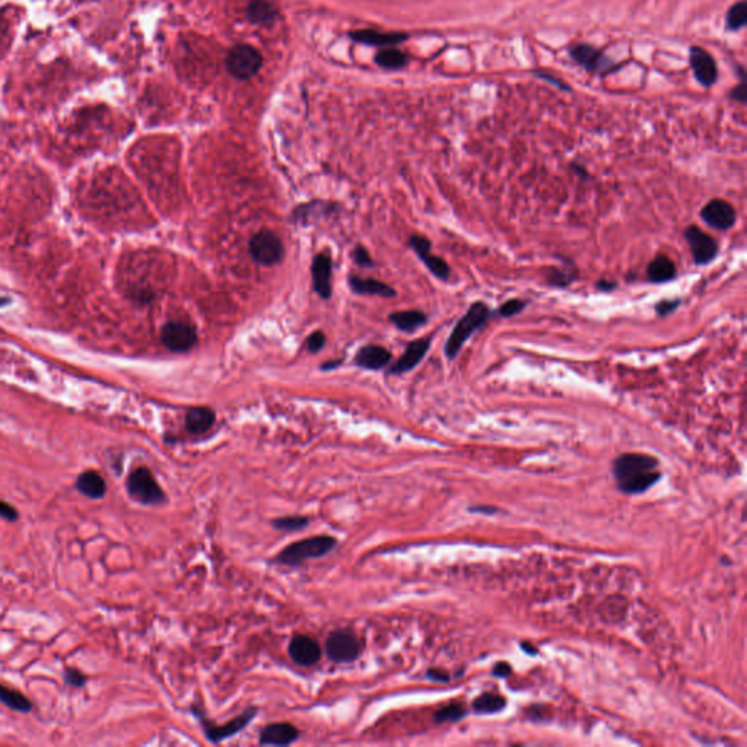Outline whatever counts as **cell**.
<instances>
[{
  "mask_svg": "<svg viewBox=\"0 0 747 747\" xmlns=\"http://www.w3.org/2000/svg\"><path fill=\"white\" fill-rule=\"evenodd\" d=\"M311 274L316 292L323 299H329L331 297V259L329 254L321 253L314 259Z\"/></svg>",
  "mask_w": 747,
  "mask_h": 747,
  "instance_id": "ac0fdd59",
  "label": "cell"
},
{
  "mask_svg": "<svg viewBox=\"0 0 747 747\" xmlns=\"http://www.w3.org/2000/svg\"><path fill=\"white\" fill-rule=\"evenodd\" d=\"M163 344L172 352H185L192 349L196 341L197 334L193 326L184 321H170L163 329Z\"/></svg>",
  "mask_w": 747,
  "mask_h": 747,
  "instance_id": "30bf717a",
  "label": "cell"
},
{
  "mask_svg": "<svg viewBox=\"0 0 747 747\" xmlns=\"http://www.w3.org/2000/svg\"><path fill=\"white\" fill-rule=\"evenodd\" d=\"M684 238H686L694 262L699 266L711 263L718 254V242L711 235L702 231L696 225H691L684 230Z\"/></svg>",
  "mask_w": 747,
  "mask_h": 747,
  "instance_id": "9c48e42d",
  "label": "cell"
},
{
  "mask_svg": "<svg viewBox=\"0 0 747 747\" xmlns=\"http://www.w3.org/2000/svg\"><path fill=\"white\" fill-rule=\"evenodd\" d=\"M730 98L740 103V104H746V100H747V89H746V82L741 81L738 85H736L731 91H730Z\"/></svg>",
  "mask_w": 747,
  "mask_h": 747,
  "instance_id": "ab89813d",
  "label": "cell"
},
{
  "mask_svg": "<svg viewBox=\"0 0 747 747\" xmlns=\"http://www.w3.org/2000/svg\"><path fill=\"white\" fill-rule=\"evenodd\" d=\"M288 651L291 659L302 667L314 666L321 659V648L319 642L306 635L294 637L289 642Z\"/></svg>",
  "mask_w": 747,
  "mask_h": 747,
  "instance_id": "4fadbf2b",
  "label": "cell"
},
{
  "mask_svg": "<svg viewBox=\"0 0 747 747\" xmlns=\"http://www.w3.org/2000/svg\"><path fill=\"white\" fill-rule=\"evenodd\" d=\"M465 715V709L460 704H450L435 713V721L437 723H445V721H458Z\"/></svg>",
  "mask_w": 747,
  "mask_h": 747,
  "instance_id": "d6a6232c",
  "label": "cell"
},
{
  "mask_svg": "<svg viewBox=\"0 0 747 747\" xmlns=\"http://www.w3.org/2000/svg\"><path fill=\"white\" fill-rule=\"evenodd\" d=\"M701 217L711 228L727 231L736 224V210L727 200L712 199L702 207Z\"/></svg>",
  "mask_w": 747,
  "mask_h": 747,
  "instance_id": "7c38bea8",
  "label": "cell"
},
{
  "mask_svg": "<svg viewBox=\"0 0 747 747\" xmlns=\"http://www.w3.org/2000/svg\"><path fill=\"white\" fill-rule=\"evenodd\" d=\"M352 38L359 43L383 47V46H397L406 40L408 36L403 33L381 34V33H377V31L364 29V31H356V33H352Z\"/></svg>",
  "mask_w": 747,
  "mask_h": 747,
  "instance_id": "cb8c5ba5",
  "label": "cell"
},
{
  "mask_svg": "<svg viewBox=\"0 0 747 747\" xmlns=\"http://www.w3.org/2000/svg\"><path fill=\"white\" fill-rule=\"evenodd\" d=\"M390 321L401 331L412 333L426 324L428 317L425 313L419 309H409V311H397V313L390 314Z\"/></svg>",
  "mask_w": 747,
  "mask_h": 747,
  "instance_id": "d4e9b609",
  "label": "cell"
},
{
  "mask_svg": "<svg viewBox=\"0 0 747 747\" xmlns=\"http://www.w3.org/2000/svg\"><path fill=\"white\" fill-rule=\"evenodd\" d=\"M411 247L413 252L418 254V257L423 262V264L432 272L433 276H437L441 280H447L451 274L450 266L438 256H433L431 253V241L422 235H412L411 237Z\"/></svg>",
  "mask_w": 747,
  "mask_h": 747,
  "instance_id": "5bb4252c",
  "label": "cell"
},
{
  "mask_svg": "<svg viewBox=\"0 0 747 747\" xmlns=\"http://www.w3.org/2000/svg\"><path fill=\"white\" fill-rule=\"evenodd\" d=\"M349 285L354 292L361 295H380L384 298H391L396 295V291L391 287L376 279H361L356 276H351Z\"/></svg>",
  "mask_w": 747,
  "mask_h": 747,
  "instance_id": "7402d4cb",
  "label": "cell"
},
{
  "mask_svg": "<svg viewBox=\"0 0 747 747\" xmlns=\"http://www.w3.org/2000/svg\"><path fill=\"white\" fill-rule=\"evenodd\" d=\"M431 346V339H418L411 341L406 351L398 358V361L390 368V374H404L412 371L421 364Z\"/></svg>",
  "mask_w": 747,
  "mask_h": 747,
  "instance_id": "2e32d148",
  "label": "cell"
},
{
  "mask_svg": "<svg viewBox=\"0 0 747 747\" xmlns=\"http://www.w3.org/2000/svg\"><path fill=\"white\" fill-rule=\"evenodd\" d=\"M65 681L72 688H82L83 684H85V681H86V677L76 669H66L65 670Z\"/></svg>",
  "mask_w": 747,
  "mask_h": 747,
  "instance_id": "d590c367",
  "label": "cell"
},
{
  "mask_svg": "<svg viewBox=\"0 0 747 747\" xmlns=\"http://www.w3.org/2000/svg\"><path fill=\"white\" fill-rule=\"evenodd\" d=\"M306 525H308V518L299 517V515L298 517H282V518L273 520V527L282 532L302 530V528H305Z\"/></svg>",
  "mask_w": 747,
  "mask_h": 747,
  "instance_id": "1f68e13d",
  "label": "cell"
},
{
  "mask_svg": "<svg viewBox=\"0 0 747 747\" xmlns=\"http://www.w3.org/2000/svg\"><path fill=\"white\" fill-rule=\"evenodd\" d=\"M262 65V54L253 46L238 44L228 51L227 69L234 78L239 81L253 78L260 71Z\"/></svg>",
  "mask_w": 747,
  "mask_h": 747,
  "instance_id": "5b68a950",
  "label": "cell"
},
{
  "mask_svg": "<svg viewBox=\"0 0 747 747\" xmlns=\"http://www.w3.org/2000/svg\"><path fill=\"white\" fill-rule=\"evenodd\" d=\"M565 267L564 269H549V274H547V284L550 287H555V288H568L572 282H575V279L578 277V270L574 264V262L568 260L567 263H564Z\"/></svg>",
  "mask_w": 747,
  "mask_h": 747,
  "instance_id": "4316f807",
  "label": "cell"
},
{
  "mask_svg": "<svg viewBox=\"0 0 747 747\" xmlns=\"http://www.w3.org/2000/svg\"><path fill=\"white\" fill-rule=\"evenodd\" d=\"M0 702L9 706L11 709H15L22 713H26L33 709V702H31L24 694L15 689H11L2 683H0Z\"/></svg>",
  "mask_w": 747,
  "mask_h": 747,
  "instance_id": "83f0119b",
  "label": "cell"
},
{
  "mask_svg": "<svg viewBox=\"0 0 747 747\" xmlns=\"http://www.w3.org/2000/svg\"><path fill=\"white\" fill-rule=\"evenodd\" d=\"M428 676L433 680H440V681H444V680H448V676L443 671H438V670H429L428 671Z\"/></svg>",
  "mask_w": 747,
  "mask_h": 747,
  "instance_id": "ee69618b",
  "label": "cell"
},
{
  "mask_svg": "<svg viewBox=\"0 0 747 747\" xmlns=\"http://www.w3.org/2000/svg\"><path fill=\"white\" fill-rule=\"evenodd\" d=\"M376 60H377V63L381 68L390 69V71L401 69V68L406 66V63H408L406 54H404L400 50H397V48H386V50L380 51L377 54Z\"/></svg>",
  "mask_w": 747,
  "mask_h": 747,
  "instance_id": "f1b7e54d",
  "label": "cell"
},
{
  "mask_svg": "<svg viewBox=\"0 0 747 747\" xmlns=\"http://www.w3.org/2000/svg\"><path fill=\"white\" fill-rule=\"evenodd\" d=\"M247 15L256 25H270L276 16V8L267 0H252L247 8Z\"/></svg>",
  "mask_w": 747,
  "mask_h": 747,
  "instance_id": "484cf974",
  "label": "cell"
},
{
  "mask_svg": "<svg viewBox=\"0 0 747 747\" xmlns=\"http://www.w3.org/2000/svg\"><path fill=\"white\" fill-rule=\"evenodd\" d=\"M571 168L574 170V172L579 174L581 177H588V174H587V171H585V168H584V167H581V165H578V164H572V165H571Z\"/></svg>",
  "mask_w": 747,
  "mask_h": 747,
  "instance_id": "f6af8a7d",
  "label": "cell"
},
{
  "mask_svg": "<svg viewBox=\"0 0 747 747\" xmlns=\"http://www.w3.org/2000/svg\"><path fill=\"white\" fill-rule=\"evenodd\" d=\"M326 336L323 331H314L306 339V348L309 352H319L324 348Z\"/></svg>",
  "mask_w": 747,
  "mask_h": 747,
  "instance_id": "8d00e7d4",
  "label": "cell"
},
{
  "mask_svg": "<svg viewBox=\"0 0 747 747\" xmlns=\"http://www.w3.org/2000/svg\"><path fill=\"white\" fill-rule=\"evenodd\" d=\"M568 53L577 65H579L591 73L607 75L620 68L604 54L603 50L587 43H578L571 46L568 48Z\"/></svg>",
  "mask_w": 747,
  "mask_h": 747,
  "instance_id": "8992f818",
  "label": "cell"
},
{
  "mask_svg": "<svg viewBox=\"0 0 747 747\" xmlns=\"http://www.w3.org/2000/svg\"><path fill=\"white\" fill-rule=\"evenodd\" d=\"M326 651L334 663H352L362 651V642L351 631H336L326 641Z\"/></svg>",
  "mask_w": 747,
  "mask_h": 747,
  "instance_id": "52a82bcc",
  "label": "cell"
},
{
  "mask_svg": "<svg viewBox=\"0 0 747 747\" xmlns=\"http://www.w3.org/2000/svg\"><path fill=\"white\" fill-rule=\"evenodd\" d=\"M339 364H340V361H337V362H333V361H330V362L324 364V365L321 366V369H333V368H334V366H337Z\"/></svg>",
  "mask_w": 747,
  "mask_h": 747,
  "instance_id": "bcb514c9",
  "label": "cell"
},
{
  "mask_svg": "<svg viewBox=\"0 0 747 747\" xmlns=\"http://www.w3.org/2000/svg\"><path fill=\"white\" fill-rule=\"evenodd\" d=\"M336 539L331 536H314L295 542L279 552L276 562L287 567H298L308 559L326 556L336 546Z\"/></svg>",
  "mask_w": 747,
  "mask_h": 747,
  "instance_id": "3957f363",
  "label": "cell"
},
{
  "mask_svg": "<svg viewBox=\"0 0 747 747\" xmlns=\"http://www.w3.org/2000/svg\"><path fill=\"white\" fill-rule=\"evenodd\" d=\"M354 260L356 264L362 266V267H372L374 266V262L369 256V253L365 250L364 247H356L354 250Z\"/></svg>",
  "mask_w": 747,
  "mask_h": 747,
  "instance_id": "74e56055",
  "label": "cell"
},
{
  "mask_svg": "<svg viewBox=\"0 0 747 747\" xmlns=\"http://www.w3.org/2000/svg\"><path fill=\"white\" fill-rule=\"evenodd\" d=\"M76 489L91 500H101L107 492V483L101 473L96 470H86L78 476Z\"/></svg>",
  "mask_w": 747,
  "mask_h": 747,
  "instance_id": "ffe728a7",
  "label": "cell"
},
{
  "mask_svg": "<svg viewBox=\"0 0 747 747\" xmlns=\"http://www.w3.org/2000/svg\"><path fill=\"white\" fill-rule=\"evenodd\" d=\"M689 65L695 79L704 88H711L718 79V66L715 58L702 47L692 46L689 50Z\"/></svg>",
  "mask_w": 747,
  "mask_h": 747,
  "instance_id": "8fae6325",
  "label": "cell"
},
{
  "mask_svg": "<svg viewBox=\"0 0 747 747\" xmlns=\"http://www.w3.org/2000/svg\"><path fill=\"white\" fill-rule=\"evenodd\" d=\"M535 75H536V76H539L540 79H545L546 82H549V83L555 85V86H556V88H559V89H565V91H571V88H570L568 85H565V83H564V81H560V79H557V78L552 76V75H550V73H547V72H542V71H537V72H535Z\"/></svg>",
  "mask_w": 747,
  "mask_h": 747,
  "instance_id": "60d3db41",
  "label": "cell"
},
{
  "mask_svg": "<svg viewBox=\"0 0 747 747\" xmlns=\"http://www.w3.org/2000/svg\"><path fill=\"white\" fill-rule=\"evenodd\" d=\"M492 317L490 308L485 302H475L470 305L469 311L455 323L447 344L445 355L448 359H454L461 351L463 345L469 340L476 331L483 329V326Z\"/></svg>",
  "mask_w": 747,
  "mask_h": 747,
  "instance_id": "7a4b0ae2",
  "label": "cell"
},
{
  "mask_svg": "<svg viewBox=\"0 0 747 747\" xmlns=\"http://www.w3.org/2000/svg\"><path fill=\"white\" fill-rule=\"evenodd\" d=\"M525 305H527V301H524V299H518V298L508 299L500 308L496 309V316H501L504 319L517 316L525 308Z\"/></svg>",
  "mask_w": 747,
  "mask_h": 747,
  "instance_id": "836d02e7",
  "label": "cell"
},
{
  "mask_svg": "<svg viewBox=\"0 0 747 747\" xmlns=\"http://www.w3.org/2000/svg\"><path fill=\"white\" fill-rule=\"evenodd\" d=\"M19 517V512L18 510L8 504L6 501H0V518H4L6 521H16Z\"/></svg>",
  "mask_w": 747,
  "mask_h": 747,
  "instance_id": "f35d334b",
  "label": "cell"
},
{
  "mask_svg": "<svg viewBox=\"0 0 747 747\" xmlns=\"http://www.w3.org/2000/svg\"><path fill=\"white\" fill-rule=\"evenodd\" d=\"M596 288L599 291H603V292H612L617 288V282H614V280H607V279H600L596 282Z\"/></svg>",
  "mask_w": 747,
  "mask_h": 747,
  "instance_id": "b9f144b4",
  "label": "cell"
},
{
  "mask_svg": "<svg viewBox=\"0 0 747 747\" xmlns=\"http://www.w3.org/2000/svg\"><path fill=\"white\" fill-rule=\"evenodd\" d=\"M681 301L680 299H663L660 302H657L656 305V311L657 314L664 317V316H669L671 313H674V311L680 306Z\"/></svg>",
  "mask_w": 747,
  "mask_h": 747,
  "instance_id": "e575fe53",
  "label": "cell"
},
{
  "mask_svg": "<svg viewBox=\"0 0 747 747\" xmlns=\"http://www.w3.org/2000/svg\"><path fill=\"white\" fill-rule=\"evenodd\" d=\"M256 712L257 709L256 708H248L245 709L241 715H238V717H235L234 720L225 723V726H210L209 723L203 721V728H205V733H206V737L213 741V743H220L228 737H232L234 734H237L238 731L244 730L247 727V724L250 723L254 717H256Z\"/></svg>",
  "mask_w": 747,
  "mask_h": 747,
  "instance_id": "9a60e30c",
  "label": "cell"
},
{
  "mask_svg": "<svg viewBox=\"0 0 747 747\" xmlns=\"http://www.w3.org/2000/svg\"><path fill=\"white\" fill-rule=\"evenodd\" d=\"M747 22V2L746 0H740V2L730 6V9L726 14V26L728 31H740L746 26Z\"/></svg>",
  "mask_w": 747,
  "mask_h": 747,
  "instance_id": "f546056e",
  "label": "cell"
},
{
  "mask_svg": "<svg viewBox=\"0 0 747 747\" xmlns=\"http://www.w3.org/2000/svg\"><path fill=\"white\" fill-rule=\"evenodd\" d=\"M676 264L673 263V260L664 254H660L657 256L656 259H654L649 264H648V269H646V274H648V280L652 284H666V282H670V280H673L676 277Z\"/></svg>",
  "mask_w": 747,
  "mask_h": 747,
  "instance_id": "44dd1931",
  "label": "cell"
},
{
  "mask_svg": "<svg viewBox=\"0 0 747 747\" xmlns=\"http://www.w3.org/2000/svg\"><path fill=\"white\" fill-rule=\"evenodd\" d=\"M128 492L135 501L143 505H157L165 501V493L152 472L146 467L135 469L126 482Z\"/></svg>",
  "mask_w": 747,
  "mask_h": 747,
  "instance_id": "277c9868",
  "label": "cell"
},
{
  "mask_svg": "<svg viewBox=\"0 0 747 747\" xmlns=\"http://www.w3.org/2000/svg\"><path fill=\"white\" fill-rule=\"evenodd\" d=\"M299 737V730L291 723H274L266 726L260 733V744L288 746Z\"/></svg>",
  "mask_w": 747,
  "mask_h": 747,
  "instance_id": "e0dca14e",
  "label": "cell"
},
{
  "mask_svg": "<svg viewBox=\"0 0 747 747\" xmlns=\"http://www.w3.org/2000/svg\"><path fill=\"white\" fill-rule=\"evenodd\" d=\"M504 706H505V699L495 695V694H485V695L479 696L473 702L475 711H478L480 713L498 712V711H501Z\"/></svg>",
  "mask_w": 747,
  "mask_h": 747,
  "instance_id": "4dcf8cb0",
  "label": "cell"
},
{
  "mask_svg": "<svg viewBox=\"0 0 747 747\" xmlns=\"http://www.w3.org/2000/svg\"><path fill=\"white\" fill-rule=\"evenodd\" d=\"M250 253L263 266H273L284 257V244L272 231H260L250 239Z\"/></svg>",
  "mask_w": 747,
  "mask_h": 747,
  "instance_id": "ba28073f",
  "label": "cell"
},
{
  "mask_svg": "<svg viewBox=\"0 0 747 747\" xmlns=\"http://www.w3.org/2000/svg\"><path fill=\"white\" fill-rule=\"evenodd\" d=\"M613 472L619 489L625 493H641L661 476L657 458L639 453H627L617 457Z\"/></svg>",
  "mask_w": 747,
  "mask_h": 747,
  "instance_id": "6da1fadb",
  "label": "cell"
},
{
  "mask_svg": "<svg viewBox=\"0 0 747 747\" xmlns=\"http://www.w3.org/2000/svg\"><path fill=\"white\" fill-rule=\"evenodd\" d=\"M510 673H511V669H510V666L505 664V663H504V664H501V663H500V664H496V667L493 669V674H495V676H500V677H507Z\"/></svg>",
  "mask_w": 747,
  "mask_h": 747,
  "instance_id": "7bdbcfd3",
  "label": "cell"
},
{
  "mask_svg": "<svg viewBox=\"0 0 747 747\" xmlns=\"http://www.w3.org/2000/svg\"><path fill=\"white\" fill-rule=\"evenodd\" d=\"M215 423V413L207 408H195L185 415V428L193 435L207 432Z\"/></svg>",
  "mask_w": 747,
  "mask_h": 747,
  "instance_id": "603a6c76",
  "label": "cell"
},
{
  "mask_svg": "<svg viewBox=\"0 0 747 747\" xmlns=\"http://www.w3.org/2000/svg\"><path fill=\"white\" fill-rule=\"evenodd\" d=\"M391 361V354L378 345H368L362 348L355 358V362L358 366L371 369V371H378L388 365Z\"/></svg>",
  "mask_w": 747,
  "mask_h": 747,
  "instance_id": "d6986e66",
  "label": "cell"
}]
</instances>
